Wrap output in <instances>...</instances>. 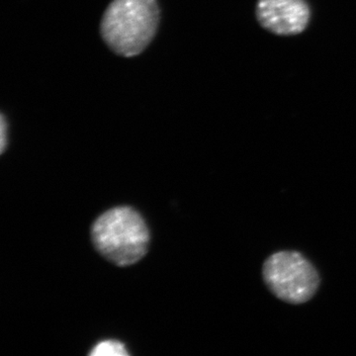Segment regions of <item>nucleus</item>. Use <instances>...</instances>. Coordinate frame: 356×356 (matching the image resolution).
Masks as SVG:
<instances>
[{"instance_id":"obj_1","label":"nucleus","mask_w":356,"mask_h":356,"mask_svg":"<svg viewBox=\"0 0 356 356\" xmlns=\"http://www.w3.org/2000/svg\"><path fill=\"white\" fill-rule=\"evenodd\" d=\"M158 0H113L107 7L100 32L107 46L117 55H140L158 31Z\"/></svg>"},{"instance_id":"obj_2","label":"nucleus","mask_w":356,"mask_h":356,"mask_svg":"<svg viewBox=\"0 0 356 356\" xmlns=\"http://www.w3.org/2000/svg\"><path fill=\"white\" fill-rule=\"evenodd\" d=\"M91 238L98 252L118 266L137 264L149 250L146 222L138 211L129 206L103 213L93 224Z\"/></svg>"},{"instance_id":"obj_3","label":"nucleus","mask_w":356,"mask_h":356,"mask_svg":"<svg viewBox=\"0 0 356 356\" xmlns=\"http://www.w3.org/2000/svg\"><path fill=\"white\" fill-rule=\"evenodd\" d=\"M262 276L274 296L293 305L310 301L321 285L317 268L294 250L271 254L262 266Z\"/></svg>"},{"instance_id":"obj_4","label":"nucleus","mask_w":356,"mask_h":356,"mask_svg":"<svg viewBox=\"0 0 356 356\" xmlns=\"http://www.w3.org/2000/svg\"><path fill=\"white\" fill-rule=\"evenodd\" d=\"M257 17L268 31L289 36L306 29L310 8L306 0H259Z\"/></svg>"},{"instance_id":"obj_5","label":"nucleus","mask_w":356,"mask_h":356,"mask_svg":"<svg viewBox=\"0 0 356 356\" xmlns=\"http://www.w3.org/2000/svg\"><path fill=\"white\" fill-rule=\"evenodd\" d=\"M92 356H126L129 355L125 346L118 341H104L96 344L91 350Z\"/></svg>"},{"instance_id":"obj_6","label":"nucleus","mask_w":356,"mask_h":356,"mask_svg":"<svg viewBox=\"0 0 356 356\" xmlns=\"http://www.w3.org/2000/svg\"><path fill=\"white\" fill-rule=\"evenodd\" d=\"M0 130H1V140H0V143H1V154H3L4 151H6L7 143V123L3 114L1 115V127H0Z\"/></svg>"}]
</instances>
